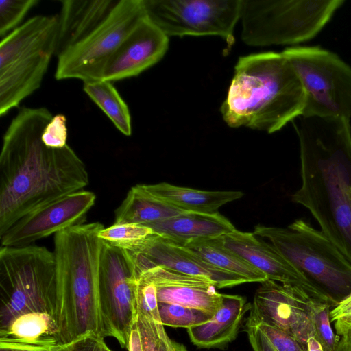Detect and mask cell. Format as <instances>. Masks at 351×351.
<instances>
[{"label": "cell", "instance_id": "cell-17", "mask_svg": "<svg viewBox=\"0 0 351 351\" xmlns=\"http://www.w3.org/2000/svg\"><path fill=\"white\" fill-rule=\"evenodd\" d=\"M224 245L269 280L295 287L310 298L328 304L326 299L271 243L253 232L235 229L223 236ZM329 305V304H328Z\"/></svg>", "mask_w": 351, "mask_h": 351}, {"label": "cell", "instance_id": "cell-41", "mask_svg": "<svg viewBox=\"0 0 351 351\" xmlns=\"http://www.w3.org/2000/svg\"><path fill=\"white\" fill-rule=\"evenodd\" d=\"M306 351H324L321 343L315 336L310 337L306 342Z\"/></svg>", "mask_w": 351, "mask_h": 351}, {"label": "cell", "instance_id": "cell-20", "mask_svg": "<svg viewBox=\"0 0 351 351\" xmlns=\"http://www.w3.org/2000/svg\"><path fill=\"white\" fill-rule=\"evenodd\" d=\"M59 17L56 56L77 42L102 22L116 0H64Z\"/></svg>", "mask_w": 351, "mask_h": 351}, {"label": "cell", "instance_id": "cell-18", "mask_svg": "<svg viewBox=\"0 0 351 351\" xmlns=\"http://www.w3.org/2000/svg\"><path fill=\"white\" fill-rule=\"evenodd\" d=\"M154 283L158 302L197 308L214 315L221 304L222 294L210 280L155 266L143 271ZM139 275V276H140Z\"/></svg>", "mask_w": 351, "mask_h": 351}, {"label": "cell", "instance_id": "cell-16", "mask_svg": "<svg viewBox=\"0 0 351 351\" xmlns=\"http://www.w3.org/2000/svg\"><path fill=\"white\" fill-rule=\"evenodd\" d=\"M168 47L169 37L145 16L110 57L102 80L112 82L138 76L158 62Z\"/></svg>", "mask_w": 351, "mask_h": 351}, {"label": "cell", "instance_id": "cell-38", "mask_svg": "<svg viewBox=\"0 0 351 351\" xmlns=\"http://www.w3.org/2000/svg\"><path fill=\"white\" fill-rule=\"evenodd\" d=\"M351 315V293L330 312L331 322Z\"/></svg>", "mask_w": 351, "mask_h": 351}, {"label": "cell", "instance_id": "cell-29", "mask_svg": "<svg viewBox=\"0 0 351 351\" xmlns=\"http://www.w3.org/2000/svg\"><path fill=\"white\" fill-rule=\"evenodd\" d=\"M92 335L95 334L89 333L69 342H60L53 336L36 341L0 337V351H72L79 342Z\"/></svg>", "mask_w": 351, "mask_h": 351}, {"label": "cell", "instance_id": "cell-31", "mask_svg": "<svg viewBox=\"0 0 351 351\" xmlns=\"http://www.w3.org/2000/svg\"><path fill=\"white\" fill-rule=\"evenodd\" d=\"M330 308L328 304L319 301H315L313 306L315 337L324 351H334L340 339V336L335 334L330 325Z\"/></svg>", "mask_w": 351, "mask_h": 351}, {"label": "cell", "instance_id": "cell-8", "mask_svg": "<svg viewBox=\"0 0 351 351\" xmlns=\"http://www.w3.org/2000/svg\"><path fill=\"white\" fill-rule=\"evenodd\" d=\"M56 262L53 252L32 245L0 248V329L34 311L53 315Z\"/></svg>", "mask_w": 351, "mask_h": 351}, {"label": "cell", "instance_id": "cell-36", "mask_svg": "<svg viewBox=\"0 0 351 351\" xmlns=\"http://www.w3.org/2000/svg\"><path fill=\"white\" fill-rule=\"evenodd\" d=\"M249 341L254 351H276L266 336L249 318L245 326Z\"/></svg>", "mask_w": 351, "mask_h": 351}, {"label": "cell", "instance_id": "cell-3", "mask_svg": "<svg viewBox=\"0 0 351 351\" xmlns=\"http://www.w3.org/2000/svg\"><path fill=\"white\" fill-rule=\"evenodd\" d=\"M99 222L84 223L54 234L56 262L53 317L57 339L72 341L94 333L110 337L99 289V262L104 228Z\"/></svg>", "mask_w": 351, "mask_h": 351}, {"label": "cell", "instance_id": "cell-15", "mask_svg": "<svg viewBox=\"0 0 351 351\" xmlns=\"http://www.w3.org/2000/svg\"><path fill=\"white\" fill-rule=\"evenodd\" d=\"M261 283L250 316L284 330L306 348L308 339L315 335L313 306L317 300L290 285L269 279Z\"/></svg>", "mask_w": 351, "mask_h": 351}, {"label": "cell", "instance_id": "cell-30", "mask_svg": "<svg viewBox=\"0 0 351 351\" xmlns=\"http://www.w3.org/2000/svg\"><path fill=\"white\" fill-rule=\"evenodd\" d=\"M154 234L149 227L138 223H116L102 228L98 237L102 241L119 248L140 241Z\"/></svg>", "mask_w": 351, "mask_h": 351}, {"label": "cell", "instance_id": "cell-7", "mask_svg": "<svg viewBox=\"0 0 351 351\" xmlns=\"http://www.w3.org/2000/svg\"><path fill=\"white\" fill-rule=\"evenodd\" d=\"M343 0H241V39L250 46L295 45L314 38Z\"/></svg>", "mask_w": 351, "mask_h": 351}, {"label": "cell", "instance_id": "cell-34", "mask_svg": "<svg viewBox=\"0 0 351 351\" xmlns=\"http://www.w3.org/2000/svg\"><path fill=\"white\" fill-rule=\"evenodd\" d=\"M250 319L266 336L276 351H306V348L295 337L267 323Z\"/></svg>", "mask_w": 351, "mask_h": 351}, {"label": "cell", "instance_id": "cell-23", "mask_svg": "<svg viewBox=\"0 0 351 351\" xmlns=\"http://www.w3.org/2000/svg\"><path fill=\"white\" fill-rule=\"evenodd\" d=\"M183 213L148 192L143 184L132 186L114 210V223L147 224Z\"/></svg>", "mask_w": 351, "mask_h": 351}, {"label": "cell", "instance_id": "cell-21", "mask_svg": "<svg viewBox=\"0 0 351 351\" xmlns=\"http://www.w3.org/2000/svg\"><path fill=\"white\" fill-rule=\"evenodd\" d=\"M251 304L238 295L223 294L219 309L208 321L187 329L191 342L198 348H221L237 337L241 321Z\"/></svg>", "mask_w": 351, "mask_h": 351}, {"label": "cell", "instance_id": "cell-6", "mask_svg": "<svg viewBox=\"0 0 351 351\" xmlns=\"http://www.w3.org/2000/svg\"><path fill=\"white\" fill-rule=\"evenodd\" d=\"M58 15L35 16L1 38L0 115L40 88L56 55Z\"/></svg>", "mask_w": 351, "mask_h": 351}, {"label": "cell", "instance_id": "cell-32", "mask_svg": "<svg viewBox=\"0 0 351 351\" xmlns=\"http://www.w3.org/2000/svg\"><path fill=\"white\" fill-rule=\"evenodd\" d=\"M38 0H1L0 36L3 38L16 28Z\"/></svg>", "mask_w": 351, "mask_h": 351}, {"label": "cell", "instance_id": "cell-40", "mask_svg": "<svg viewBox=\"0 0 351 351\" xmlns=\"http://www.w3.org/2000/svg\"><path fill=\"white\" fill-rule=\"evenodd\" d=\"M335 328L338 335L351 330V315L341 317L335 321Z\"/></svg>", "mask_w": 351, "mask_h": 351}, {"label": "cell", "instance_id": "cell-28", "mask_svg": "<svg viewBox=\"0 0 351 351\" xmlns=\"http://www.w3.org/2000/svg\"><path fill=\"white\" fill-rule=\"evenodd\" d=\"M158 311L163 326L187 329L208 322L213 316L197 308L167 302H158Z\"/></svg>", "mask_w": 351, "mask_h": 351}, {"label": "cell", "instance_id": "cell-9", "mask_svg": "<svg viewBox=\"0 0 351 351\" xmlns=\"http://www.w3.org/2000/svg\"><path fill=\"white\" fill-rule=\"evenodd\" d=\"M282 53L291 64L305 94L302 116L351 118V66L318 46H295Z\"/></svg>", "mask_w": 351, "mask_h": 351}, {"label": "cell", "instance_id": "cell-2", "mask_svg": "<svg viewBox=\"0 0 351 351\" xmlns=\"http://www.w3.org/2000/svg\"><path fill=\"white\" fill-rule=\"evenodd\" d=\"M350 120L301 116L300 188L292 201L307 208L321 230L351 262Z\"/></svg>", "mask_w": 351, "mask_h": 351}, {"label": "cell", "instance_id": "cell-4", "mask_svg": "<svg viewBox=\"0 0 351 351\" xmlns=\"http://www.w3.org/2000/svg\"><path fill=\"white\" fill-rule=\"evenodd\" d=\"M305 94L290 62L281 53L241 56L220 111L231 128L274 133L303 114Z\"/></svg>", "mask_w": 351, "mask_h": 351}, {"label": "cell", "instance_id": "cell-19", "mask_svg": "<svg viewBox=\"0 0 351 351\" xmlns=\"http://www.w3.org/2000/svg\"><path fill=\"white\" fill-rule=\"evenodd\" d=\"M145 226L151 228L155 234L180 245L223 236L236 229L218 212L211 214L183 212Z\"/></svg>", "mask_w": 351, "mask_h": 351}, {"label": "cell", "instance_id": "cell-11", "mask_svg": "<svg viewBox=\"0 0 351 351\" xmlns=\"http://www.w3.org/2000/svg\"><path fill=\"white\" fill-rule=\"evenodd\" d=\"M145 16L167 36H217L228 49L241 0H143Z\"/></svg>", "mask_w": 351, "mask_h": 351}, {"label": "cell", "instance_id": "cell-37", "mask_svg": "<svg viewBox=\"0 0 351 351\" xmlns=\"http://www.w3.org/2000/svg\"><path fill=\"white\" fill-rule=\"evenodd\" d=\"M104 339L100 336L92 335L79 342L72 351H112Z\"/></svg>", "mask_w": 351, "mask_h": 351}, {"label": "cell", "instance_id": "cell-24", "mask_svg": "<svg viewBox=\"0 0 351 351\" xmlns=\"http://www.w3.org/2000/svg\"><path fill=\"white\" fill-rule=\"evenodd\" d=\"M192 250L212 265L237 274L250 282H262L267 276L242 257L227 248L223 236L197 240L182 245Z\"/></svg>", "mask_w": 351, "mask_h": 351}, {"label": "cell", "instance_id": "cell-39", "mask_svg": "<svg viewBox=\"0 0 351 351\" xmlns=\"http://www.w3.org/2000/svg\"><path fill=\"white\" fill-rule=\"evenodd\" d=\"M334 351H351V330L340 335V339Z\"/></svg>", "mask_w": 351, "mask_h": 351}, {"label": "cell", "instance_id": "cell-10", "mask_svg": "<svg viewBox=\"0 0 351 351\" xmlns=\"http://www.w3.org/2000/svg\"><path fill=\"white\" fill-rule=\"evenodd\" d=\"M145 16L143 0L117 1L102 22L56 56V79L102 80L108 61Z\"/></svg>", "mask_w": 351, "mask_h": 351}, {"label": "cell", "instance_id": "cell-25", "mask_svg": "<svg viewBox=\"0 0 351 351\" xmlns=\"http://www.w3.org/2000/svg\"><path fill=\"white\" fill-rule=\"evenodd\" d=\"M83 90L105 113L123 134H132L129 108L111 82L97 80L84 82Z\"/></svg>", "mask_w": 351, "mask_h": 351}, {"label": "cell", "instance_id": "cell-22", "mask_svg": "<svg viewBox=\"0 0 351 351\" xmlns=\"http://www.w3.org/2000/svg\"><path fill=\"white\" fill-rule=\"evenodd\" d=\"M143 185L151 194L183 212L215 213L221 206L243 195L241 191H202L167 182Z\"/></svg>", "mask_w": 351, "mask_h": 351}, {"label": "cell", "instance_id": "cell-5", "mask_svg": "<svg viewBox=\"0 0 351 351\" xmlns=\"http://www.w3.org/2000/svg\"><path fill=\"white\" fill-rule=\"evenodd\" d=\"M253 233L269 240L330 307L351 293V262L321 230L297 219L287 228L258 224Z\"/></svg>", "mask_w": 351, "mask_h": 351}, {"label": "cell", "instance_id": "cell-14", "mask_svg": "<svg viewBox=\"0 0 351 351\" xmlns=\"http://www.w3.org/2000/svg\"><path fill=\"white\" fill-rule=\"evenodd\" d=\"M95 194L80 190L27 213L0 236L3 247H22L86 221Z\"/></svg>", "mask_w": 351, "mask_h": 351}, {"label": "cell", "instance_id": "cell-1", "mask_svg": "<svg viewBox=\"0 0 351 351\" xmlns=\"http://www.w3.org/2000/svg\"><path fill=\"white\" fill-rule=\"evenodd\" d=\"M44 107L21 108L3 137L0 153V236L27 213L89 184L86 167L68 145L47 147Z\"/></svg>", "mask_w": 351, "mask_h": 351}, {"label": "cell", "instance_id": "cell-12", "mask_svg": "<svg viewBox=\"0 0 351 351\" xmlns=\"http://www.w3.org/2000/svg\"><path fill=\"white\" fill-rule=\"evenodd\" d=\"M138 276L128 252L104 241L99 262V289L110 337L128 348L136 317Z\"/></svg>", "mask_w": 351, "mask_h": 351}, {"label": "cell", "instance_id": "cell-35", "mask_svg": "<svg viewBox=\"0 0 351 351\" xmlns=\"http://www.w3.org/2000/svg\"><path fill=\"white\" fill-rule=\"evenodd\" d=\"M42 141L48 147L59 149L67 145L66 117L62 114L53 116L43 130Z\"/></svg>", "mask_w": 351, "mask_h": 351}, {"label": "cell", "instance_id": "cell-26", "mask_svg": "<svg viewBox=\"0 0 351 351\" xmlns=\"http://www.w3.org/2000/svg\"><path fill=\"white\" fill-rule=\"evenodd\" d=\"M128 351H188L183 344L171 339L159 322L136 314L132 327Z\"/></svg>", "mask_w": 351, "mask_h": 351}, {"label": "cell", "instance_id": "cell-13", "mask_svg": "<svg viewBox=\"0 0 351 351\" xmlns=\"http://www.w3.org/2000/svg\"><path fill=\"white\" fill-rule=\"evenodd\" d=\"M130 254L138 278L155 266L184 274L204 278L217 289L250 282L246 278L219 269L185 246L153 234L124 248Z\"/></svg>", "mask_w": 351, "mask_h": 351}, {"label": "cell", "instance_id": "cell-33", "mask_svg": "<svg viewBox=\"0 0 351 351\" xmlns=\"http://www.w3.org/2000/svg\"><path fill=\"white\" fill-rule=\"evenodd\" d=\"M136 308V314L160 322L156 287L142 274L138 276L137 281Z\"/></svg>", "mask_w": 351, "mask_h": 351}, {"label": "cell", "instance_id": "cell-27", "mask_svg": "<svg viewBox=\"0 0 351 351\" xmlns=\"http://www.w3.org/2000/svg\"><path fill=\"white\" fill-rule=\"evenodd\" d=\"M58 327L53 315L48 312L34 311L15 317L5 328L0 329V337L23 341H36L53 336Z\"/></svg>", "mask_w": 351, "mask_h": 351}]
</instances>
